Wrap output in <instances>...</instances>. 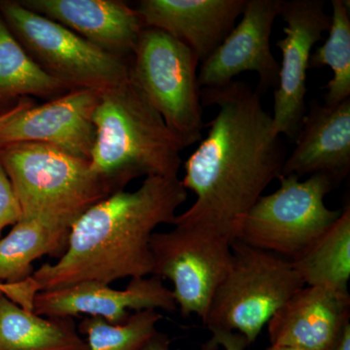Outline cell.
Returning <instances> with one entry per match:
<instances>
[{"label":"cell","mask_w":350,"mask_h":350,"mask_svg":"<svg viewBox=\"0 0 350 350\" xmlns=\"http://www.w3.org/2000/svg\"><path fill=\"white\" fill-rule=\"evenodd\" d=\"M246 0H142L137 11L144 27L160 29L185 44L200 64L229 36Z\"/></svg>","instance_id":"9a60e30c"},{"label":"cell","mask_w":350,"mask_h":350,"mask_svg":"<svg viewBox=\"0 0 350 350\" xmlns=\"http://www.w3.org/2000/svg\"><path fill=\"white\" fill-rule=\"evenodd\" d=\"M200 62L185 44L144 27L131 57V76L184 148L206 128L198 72Z\"/></svg>","instance_id":"8992f818"},{"label":"cell","mask_w":350,"mask_h":350,"mask_svg":"<svg viewBox=\"0 0 350 350\" xmlns=\"http://www.w3.org/2000/svg\"><path fill=\"white\" fill-rule=\"evenodd\" d=\"M295 148L280 175L323 174L336 184L350 170V98L336 105L310 101Z\"/></svg>","instance_id":"e0dca14e"},{"label":"cell","mask_w":350,"mask_h":350,"mask_svg":"<svg viewBox=\"0 0 350 350\" xmlns=\"http://www.w3.org/2000/svg\"><path fill=\"white\" fill-rule=\"evenodd\" d=\"M280 188L262 195L244 218L237 241L292 260L331 227L342 211L330 209L325 197L337 184L328 175H280Z\"/></svg>","instance_id":"52a82bcc"},{"label":"cell","mask_w":350,"mask_h":350,"mask_svg":"<svg viewBox=\"0 0 350 350\" xmlns=\"http://www.w3.org/2000/svg\"><path fill=\"white\" fill-rule=\"evenodd\" d=\"M349 292L305 285L267 324L269 342L303 350H330L349 323Z\"/></svg>","instance_id":"5bb4252c"},{"label":"cell","mask_w":350,"mask_h":350,"mask_svg":"<svg viewBox=\"0 0 350 350\" xmlns=\"http://www.w3.org/2000/svg\"><path fill=\"white\" fill-rule=\"evenodd\" d=\"M330 350H350V323L347 324Z\"/></svg>","instance_id":"f1b7e54d"},{"label":"cell","mask_w":350,"mask_h":350,"mask_svg":"<svg viewBox=\"0 0 350 350\" xmlns=\"http://www.w3.org/2000/svg\"><path fill=\"white\" fill-rule=\"evenodd\" d=\"M231 245L224 239L180 226L152 234V275L174 284L172 295L182 317H206L231 267Z\"/></svg>","instance_id":"9c48e42d"},{"label":"cell","mask_w":350,"mask_h":350,"mask_svg":"<svg viewBox=\"0 0 350 350\" xmlns=\"http://www.w3.org/2000/svg\"><path fill=\"white\" fill-rule=\"evenodd\" d=\"M280 16L286 23L284 38L275 43L282 54L273 103V128L296 139L306 110V75L313 46L330 29L331 17L322 0H280Z\"/></svg>","instance_id":"30bf717a"},{"label":"cell","mask_w":350,"mask_h":350,"mask_svg":"<svg viewBox=\"0 0 350 350\" xmlns=\"http://www.w3.org/2000/svg\"><path fill=\"white\" fill-rule=\"evenodd\" d=\"M66 90L29 56L0 17V108L21 96L57 98Z\"/></svg>","instance_id":"44dd1931"},{"label":"cell","mask_w":350,"mask_h":350,"mask_svg":"<svg viewBox=\"0 0 350 350\" xmlns=\"http://www.w3.org/2000/svg\"><path fill=\"white\" fill-rule=\"evenodd\" d=\"M0 17L29 56L70 90L105 91L130 78L131 57L100 49L19 1L0 0Z\"/></svg>","instance_id":"ba28073f"},{"label":"cell","mask_w":350,"mask_h":350,"mask_svg":"<svg viewBox=\"0 0 350 350\" xmlns=\"http://www.w3.org/2000/svg\"><path fill=\"white\" fill-rule=\"evenodd\" d=\"M101 93L73 89L40 107L23 110L0 128V147L39 142L90 161L96 138L94 113Z\"/></svg>","instance_id":"7c38bea8"},{"label":"cell","mask_w":350,"mask_h":350,"mask_svg":"<svg viewBox=\"0 0 350 350\" xmlns=\"http://www.w3.org/2000/svg\"><path fill=\"white\" fill-rule=\"evenodd\" d=\"M266 350H303L296 349V347H285V345H271Z\"/></svg>","instance_id":"f546056e"},{"label":"cell","mask_w":350,"mask_h":350,"mask_svg":"<svg viewBox=\"0 0 350 350\" xmlns=\"http://www.w3.org/2000/svg\"><path fill=\"white\" fill-rule=\"evenodd\" d=\"M0 163L19 200L22 220L71 229L88 209L121 191L94 174L90 161L39 142L0 147Z\"/></svg>","instance_id":"277c9868"},{"label":"cell","mask_w":350,"mask_h":350,"mask_svg":"<svg viewBox=\"0 0 350 350\" xmlns=\"http://www.w3.org/2000/svg\"><path fill=\"white\" fill-rule=\"evenodd\" d=\"M161 319L151 310L135 312L122 324L90 317L83 320L79 332L87 337L88 350H139L156 333Z\"/></svg>","instance_id":"603a6c76"},{"label":"cell","mask_w":350,"mask_h":350,"mask_svg":"<svg viewBox=\"0 0 350 350\" xmlns=\"http://www.w3.org/2000/svg\"><path fill=\"white\" fill-rule=\"evenodd\" d=\"M29 10L59 23L110 54L133 56L144 29L135 9L120 0H22Z\"/></svg>","instance_id":"2e32d148"},{"label":"cell","mask_w":350,"mask_h":350,"mask_svg":"<svg viewBox=\"0 0 350 350\" xmlns=\"http://www.w3.org/2000/svg\"><path fill=\"white\" fill-rule=\"evenodd\" d=\"M139 350H170L169 338L157 331Z\"/></svg>","instance_id":"4316f807"},{"label":"cell","mask_w":350,"mask_h":350,"mask_svg":"<svg viewBox=\"0 0 350 350\" xmlns=\"http://www.w3.org/2000/svg\"><path fill=\"white\" fill-rule=\"evenodd\" d=\"M232 262L202 322L211 331L236 332L250 345L271 317L305 286L286 258L236 241Z\"/></svg>","instance_id":"5b68a950"},{"label":"cell","mask_w":350,"mask_h":350,"mask_svg":"<svg viewBox=\"0 0 350 350\" xmlns=\"http://www.w3.org/2000/svg\"><path fill=\"white\" fill-rule=\"evenodd\" d=\"M38 292V285L31 276L25 282L13 284L0 282V298L4 295L27 312H32L33 310L34 297Z\"/></svg>","instance_id":"d4e9b609"},{"label":"cell","mask_w":350,"mask_h":350,"mask_svg":"<svg viewBox=\"0 0 350 350\" xmlns=\"http://www.w3.org/2000/svg\"><path fill=\"white\" fill-rule=\"evenodd\" d=\"M280 4V0H246L238 24L200 64V89L225 86L244 71L259 76L260 94L278 87L280 64L271 52V36Z\"/></svg>","instance_id":"8fae6325"},{"label":"cell","mask_w":350,"mask_h":350,"mask_svg":"<svg viewBox=\"0 0 350 350\" xmlns=\"http://www.w3.org/2000/svg\"><path fill=\"white\" fill-rule=\"evenodd\" d=\"M187 197L178 177L149 176L133 192L117 191L100 200L71 227L59 261L33 271L39 292L152 275V234L172 225Z\"/></svg>","instance_id":"7a4b0ae2"},{"label":"cell","mask_w":350,"mask_h":350,"mask_svg":"<svg viewBox=\"0 0 350 350\" xmlns=\"http://www.w3.org/2000/svg\"><path fill=\"white\" fill-rule=\"evenodd\" d=\"M31 107H32V101L29 100V98H22V100L18 101L17 105H14V107L9 108L8 110L0 114V128L12 117L15 116L16 114Z\"/></svg>","instance_id":"83f0119b"},{"label":"cell","mask_w":350,"mask_h":350,"mask_svg":"<svg viewBox=\"0 0 350 350\" xmlns=\"http://www.w3.org/2000/svg\"><path fill=\"white\" fill-rule=\"evenodd\" d=\"M177 308L172 290L158 276L131 278L123 290L96 282L77 283L71 286L40 291L34 297L32 312L50 319H71L78 314L100 317L111 324H122L130 317L129 310Z\"/></svg>","instance_id":"4fadbf2b"},{"label":"cell","mask_w":350,"mask_h":350,"mask_svg":"<svg viewBox=\"0 0 350 350\" xmlns=\"http://www.w3.org/2000/svg\"><path fill=\"white\" fill-rule=\"evenodd\" d=\"M304 284L349 292L350 278V207L300 256L292 260Z\"/></svg>","instance_id":"d6986e66"},{"label":"cell","mask_w":350,"mask_h":350,"mask_svg":"<svg viewBox=\"0 0 350 350\" xmlns=\"http://www.w3.org/2000/svg\"><path fill=\"white\" fill-rule=\"evenodd\" d=\"M349 2L332 0L328 38L312 53L310 68L329 66L333 77L326 85L327 105H336L350 98V13Z\"/></svg>","instance_id":"7402d4cb"},{"label":"cell","mask_w":350,"mask_h":350,"mask_svg":"<svg viewBox=\"0 0 350 350\" xmlns=\"http://www.w3.org/2000/svg\"><path fill=\"white\" fill-rule=\"evenodd\" d=\"M213 337L204 345V350H215L223 347L226 350H245L250 347L246 338L236 332L211 331Z\"/></svg>","instance_id":"484cf974"},{"label":"cell","mask_w":350,"mask_h":350,"mask_svg":"<svg viewBox=\"0 0 350 350\" xmlns=\"http://www.w3.org/2000/svg\"><path fill=\"white\" fill-rule=\"evenodd\" d=\"M200 96L202 105L218 111L206 124V137L184 163L182 185L196 200L172 225L232 243L255 202L280 176L286 148L261 94L247 83L234 80L202 89Z\"/></svg>","instance_id":"6da1fadb"},{"label":"cell","mask_w":350,"mask_h":350,"mask_svg":"<svg viewBox=\"0 0 350 350\" xmlns=\"http://www.w3.org/2000/svg\"><path fill=\"white\" fill-rule=\"evenodd\" d=\"M70 229L38 220H21L0 239V282L19 283L31 278L32 262L57 254L68 245Z\"/></svg>","instance_id":"ffe728a7"},{"label":"cell","mask_w":350,"mask_h":350,"mask_svg":"<svg viewBox=\"0 0 350 350\" xmlns=\"http://www.w3.org/2000/svg\"><path fill=\"white\" fill-rule=\"evenodd\" d=\"M94 174L124 190L139 177H178L183 145L130 76L105 90L93 117Z\"/></svg>","instance_id":"3957f363"},{"label":"cell","mask_w":350,"mask_h":350,"mask_svg":"<svg viewBox=\"0 0 350 350\" xmlns=\"http://www.w3.org/2000/svg\"><path fill=\"white\" fill-rule=\"evenodd\" d=\"M22 218L19 200L16 197L5 170L0 163V234L7 226L17 224Z\"/></svg>","instance_id":"cb8c5ba5"},{"label":"cell","mask_w":350,"mask_h":350,"mask_svg":"<svg viewBox=\"0 0 350 350\" xmlns=\"http://www.w3.org/2000/svg\"><path fill=\"white\" fill-rule=\"evenodd\" d=\"M0 350H88L71 319H50L0 298Z\"/></svg>","instance_id":"ac0fdd59"}]
</instances>
